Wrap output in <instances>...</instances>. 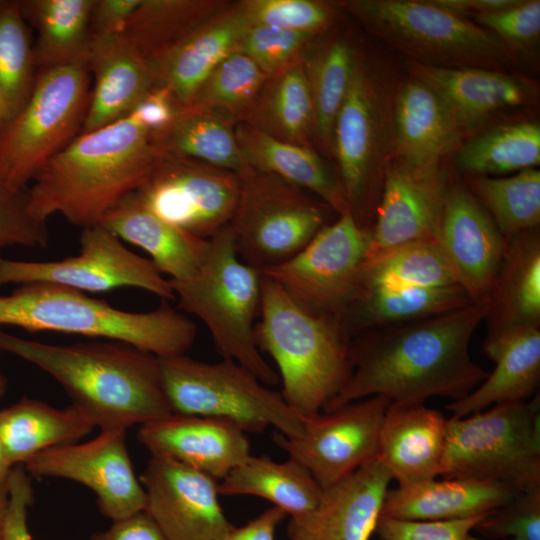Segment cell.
<instances>
[{"mask_svg": "<svg viewBox=\"0 0 540 540\" xmlns=\"http://www.w3.org/2000/svg\"><path fill=\"white\" fill-rule=\"evenodd\" d=\"M487 303L413 322L369 329L349 343L350 376L322 409L371 396L395 404H424L433 396L460 400L488 373L473 361L469 345L484 322Z\"/></svg>", "mask_w": 540, "mask_h": 540, "instance_id": "6da1fadb", "label": "cell"}, {"mask_svg": "<svg viewBox=\"0 0 540 540\" xmlns=\"http://www.w3.org/2000/svg\"><path fill=\"white\" fill-rule=\"evenodd\" d=\"M0 350L50 375L100 430H127L172 412L159 358L128 344L57 345L0 330Z\"/></svg>", "mask_w": 540, "mask_h": 540, "instance_id": "7a4b0ae2", "label": "cell"}, {"mask_svg": "<svg viewBox=\"0 0 540 540\" xmlns=\"http://www.w3.org/2000/svg\"><path fill=\"white\" fill-rule=\"evenodd\" d=\"M162 158L150 133L130 115L79 133L32 180L29 210L43 222L59 214L82 228L96 225L150 178Z\"/></svg>", "mask_w": 540, "mask_h": 540, "instance_id": "3957f363", "label": "cell"}, {"mask_svg": "<svg viewBox=\"0 0 540 540\" xmlns=\"http://www.w3.org/2000/svg\"><path fill=\"white\" fill-rule=\"evenodd\" d=\"M0 326L121 342L158 358L185 354L197 335L195 322L168 301L150 311L130 312L45 282L22 284L0 296Z\"/></svg>", "mask_w": 540, "mask_h": 540, "instance_id": "277c9868", "label": "cell"}, {"mask_svg": "<svg viewBox=\"0 0 540 540\" xmlns=\"http://www.w3.org/2000/svg\"><path fill=\"white\" fill-rule=\"evenodd\" d=\"M258 317L256 344L275 362L286 403L304 419L322 412L351 372L341 320L305 310L263 274Z\"/></svg>", "mask_w": 540, "mask_h": 540, "instance_id": "5b68a950", "label": "cell"}, {"mask_svg": "<svg viewBox=\"0 0 540 540\" xmlns=\"http://www.w3.org/2000/svg\"><path fill=\"white\" fill-rule=\"evenodd\" d=\"M170 283L179 307L205 324L223 359L242 365L267 386L280 381L255 340L261 274L240 259L228 226L209 239L193 276Z\"/></svg>", "mask_w": 540, "mask_h": 540, "instance_id": "8992f818", "label": "cell"}, {"mask_svg": "<svg viewBox=\"0 0 540 540\" xmlns=\"http://www.w3.org/2000/svg\"><path fill=\"white\" fill-rule=\"evenodd\" d=\"M443 478L492 480L540 490V399L498 403L447 419Z\"/></svg>", "mask_w": 540, "mask_h": 540, "instance_id": "52a82bcc", "label": "cell"}, {"mask_svg": "<svg viewBox=\"0 0 540 540\" xmlns=\"http://www.w3.org/2000/svg\"><path fill=\"white\" fill-rule=\"evenodd\" d=\"M340 5L411 61L495 69L514 60L512 48L494 34L432 0H352Z\"/></svg>", "mask_w": 540, "mask_h": 540, "instance_id": "ba28073f", "label": "cell"}, {"mask_svg": "<svg viewBox=\"0 0 540 540\" xmlns=\"http://www.w3.org/2000/svg\"><path fill=\"white\" fill-rule=\"evenodd\" d=\"M159 360L172 412L226 419L244 432L273 426L288 438L303 434L306 419L281 392L268 388L242 365L226 359L207 363L185 354Z\"/></svg>", "mask_w": 540, "mask_h": 540, "instance_id": "9c48e42d", "label": "cell"}, {"mask_svg": "<svg viewBox=\"0 0 540 540\" xmlns=\"http://www.w3.org/2000/svg\"><path fill=\"white\" fill-rule=\"evenodd\" d=\"M86 61L38 70L29 98L0 121V175L27 190L39 170L79 133L89 103Z\"/></svg>", "mask_w": 540, "mask_h": 540, "instance_id": "30bf717a", "label": "cell"}, {"mask_svg": "<svg viewBox=\"0 0 540 540\" xmlns=\"http://www.w3.org/2000/svg\"><path fill=\"white\" fill-rule=\"evenodd\" d=\"M237 176L239 196L228 227L240 259L259 272L296 255L327 225L331 208L306 190L248 165Z\"/></svg>", "mask_w": 540, "mask_h": 540, "instance_id": "8fae6325", "label": "cell"}, {"mask_svg": "<svg viewBox=\"0 0 540 540\" xmlns=\"http://www.w3.org/2000/svg\"><path fill=\"white\" fill-rule=\"evenodd\" d=\"M371 230L350 210L327 224L300 252L260 272L305 310L343 320L360 290V274Z\"/></svg>", "mask_w": 540, "mask_h": 540, "instance_id": "7c38bea8", "label": "cell"}, {"mask_svg": "<svg viewBox=\"0 0 540 540\" xmlns=\"http://www.w3.org/2000/svg\"><path fill=\"white\" fill-rule=\"evenodd\" d=\"M34 282L57 284L83 293L130 287L148 291L163 301L175 299L170 280L155 264L132 252L100 224L83 228L80 251L75 256L49 261L0 258V287Z\"/></svg>", "mask_w": 540, "mask_h": 540, "instance_id": "4fadbf2b", "label": "cell"}, {"mask_svg": "<svg viewBox=\"0 0 540 540\" xmlns=\"http://www.w3.org/2000/svg\"><path fill=\"white\" fill-rule=\"evenodd\" d=\"M391 401L371 396L306 419L304 432L274 442L326 489L377 456L380 428Z\"/></svg>", "mask_w": 540, "mask_h": 540, "instance_id": "5bb4252c", "label": "cell"}, {"mask_svg": "<svg viewBox=\"0 0 540 540\" xmlns=\"http://www.w3.org/2000/svg\"><path fill=\"white\" fill-rule=\"evenodd\" d=\"M162 220L209 240L227 227L239 196L237 174L192 159L165 156L135 191Z\"/></svg>", "mask_w": 540, "mask_h": 540, "instance_id": "9a60e30c", "label": "cell"}, {"mask_svg": "<svg viewBox=\"0 0 540 540\" xmlns=\"http://www.w3.org/2000/svg\"><path fill=\"white\" fill-rule=\"evenodd\" d=\"M100 431L91 440L40 452L24 463V469L35 477L85 485L96 495L100 512L116 521L143 511L145 492L127 450L126 430Z\"/></svg>", "mask_w": 540, "mask_h": 540, "instance_id": "2e32d148", "label": "cell"}, {"mask_svg": "<svg viewBox=\"0 0 540 540\" xmlns=\"http://www.w3.org/2000/svg\"><path fill=\"white\" fill-rule=\"evenodd\" d=\"M140 482L144 511L167 540H216L234 527L220 505L219 483L202 471L151 455Z\"/></svg>", "mask_w": 540, "mask_h": 540, "instance_id": "e0dca14e", "label": "cell"}, {"mask_svg": "<svg viewBox=\"0 0 540 540\" xmlns=\"http://www.w3.org/2000/svg\"><path fill=\"white\" fill-rule=\"evenodd\" d=\"M381 136L378 95L356 61L347 95L335 121L332 149L349 210L365 229H368L365 218L375 196L380 199Z\"/></svg>", "mask_w": 540, "mask_h": 540, "instance_id": "ac0fdd59", "label": "cell"}, {"mask_svg": "<svg viewBox=\"0 0 540 540\" xmlns=\"http://www.w3.org/2000/svg\"><path fill=\"white\" fill-rule=\"evenodd\" d=\"M380 199L364 261L400 245L419 240L438 241L449 187L440 168L415 167L399 160L383 172Z\"/></svg>", "mask_w": 540, "mask_h": 540, "instance_id": "d6986e66", "label": "cell"}, {"mask_svg": "<svg viewBox=\"0 0 540 540\" xmlns=\"http://www.w3.org/2000/svg\"><path fill=\"white\" fill-rule=\"evenodd\" d=\"M438 244L456 283L472 303H485L502 264L507 240L466 185L449 182Z\"/></svg>", "mask_w": 540, "mask_h": 540, "instance_id": "ffe728a7", "label": "cell"}, {"mask_svg": "<svg viewBox=\"0 0 540 540\" xmlns=\"http://www.w3.org/2000/svg\"><path fill=\"white\" fill-rule=\"evenodd\" d=\"M137 439L151 455L172 458L216 480L251 455L246 432L209 416L171 412L140 425Z\"/></svg>", "mask_w": 540, "mask_h": 540, "instance_id": "44dd1931", "label": "cell"}, {"mask_svg": "<svg viewBox=\"0 0 540 540\" xmlns=\"http://www.w3.org/2000/svg\"><path fill=\"white\" fill-rule=\"evenodd\" d=\"M392 476L373 459L323 490L316 508L290 519L289 540H370Z\"/></svg>", "mask_w": 540, "mask_h": 540, "instance_id": "7402d4cb", "label": "cell"}, {"mask_svg": "<svg viewBox=\"0 0 540 540\" xmlns=\"http://www.w3.org/2000/svg\"><path fill=\"white\" fill-rule=\"evenodd\" d=\"M248 27L241 3L225 6L176 44L146 59L153 84L166 87L179 110L189 106L213 69L238 49Z\"/></svg>", "mask_w": 540, "mask_h": 540, "instance_id": "603a6c76", "label": "cell"}, {"mask_svg": "<svg viewBox=\"0 0 540 540\" xmlns=\"http://www.w3.org/2000/svg\"><path fill=\"white\" fill-rule=\"evenodd\" d=\"M408 71L437 95L463 130L504 109L530 104L536 95L529 79L496 69L445 68L410 60Z\"/></svg>", "mask_w": 540, "mask_h": 540, "instance_id": "cb8c5ba5", "label": "cell"}, {"mask_svg": "<svg viewBox=\"0 0 540 540\" xmlns=\"http://www.w3.org/2000/svg\"><path fill=\"white\" fill-rule=\"evenodd\" d=\"M86 63L94 87L80 133L128 116L154 85L146 59L123 33L91 37Z\"/></svg>", "mask_w": 540, "mask_h": 540, "instance_id": "d4e9b609", "label": "cell"}, {"mask_svg": "<svg viewBox=\"0 0 540 540\" xmlns=\"http://www.w3.org/2000/svg\"><path fill=\"white\" fill-rule=\"evenodd\" d=\"M447 419L424 404L391 403L379 433L376 458L408 486L441 476Z\"/></svg>", "mask_w": 540, "mask_h": 540, "instance_id": "484cf974", "label": "cell"}, {"mask_svg": "<svg viewBox=\"0 0 540 540\" xmlns=\"http://www.w3.org/2000/svg\"><path fill=\"white\" fill-rule=\"evenodd\" d=\"M519 491L497 481L431 479L387 491L381 517L403 520H454L489 514Z\"/></svg>", "mask_w": 540, "mask_h": 540, "instance_id": "4316f807", "label": "cell"}, {"mask_svg": "<svg viewBox=\"0 0 540 540\" xmlns=\"http://www.w3.org/2000/svg\"><path fill=\"white\" fill-rule=\"evenodd\" d=\"M483 352L495 364L485 380L466 397L446 406L461 418L498 403L524 401L536 394L540 379V327L486 336Z\"/></svg>", "mask_w": 540, "mask_h": 540, "instance_id": "83f0119b", "label": "cell"}, {"mask_svg": "<svg viewBox=\"0 0 540 540\" xmlns=\"http://www.w3.org/2000/svg\"><path fill=\"white\" fill-rule=\"evenodd\" d=\"M98 224L122 241L144 250L169 280L180 281L193 276L209 247V240L189 234L156 216L135 192L113 205Z\"/></svg>", "mask_w": 540, "mask_h": 540, "instance_id": "f1b7e54d", "label": "cell"}, {"mask_svg": "<svg viewBox=\"0 0 540 540\" xmlns=\"http://www.w3.org/2000/svg\"><path fill=\"white\" fill-rule=\"evenodd\" d=\"M486 303V336L540 327L539 228L507 239L506 252Z\"/></svg>", "mask_w": 540, "mask_h": 540, "instance_id": "f546056e", "label": "cell"}, {"mask_svg": "<svg viewBox=\"0 0 540 540\" xmlns=\"http://www.w3.org/2000/svg\"><path fill=\"white\" fill-rule=\"evenodd\" d=\"M463 129L437 95L412 78L400 89L395 106V147L399 161L415 167L440 166L455 151Z\"/></svg>", "mask_w": 540, "mask_h": 540, "instance_id": "4dcf8cb0", "label": "cell"}, {"mask_svg": "<svg viewBox=\"0 0 540 540\" xmlns=\"http://www.w3.org/2000/svg\"><path fill=\"white\" fill-rule=\"evenodd\" d=\"M234 132L246 165L313 193L338 215L349 210L339 178L312 149L275 138L247 121H240Z\"/></svg>", "mask_w": 540, "mask_h": 540, "instance_id": "1f68e13d", "label": "cell"}, {"mask_svg": "<svg viewBox=\"0 0 540 540\" xmlns=\"http://www.w3.org/2000/svg\"><path fill=\"white\" fill-rule=\"evenodd\" d=\"M471 303L457 284L443 287L366 286L361 287L342 324L351 340L356 334L369 329L430 318Z\"/></svg>", "mask_w": 540, "mask_h": 540, "instance_id": "d6a6232c", "label": "cell"}, {"mask_svg": "<svg viewBox=\"0 0 540 540\" xmlns=\"http://www.w3.org/2000/svg\"><path fill=\"white\" fill-rule=\"evenodd\" d=\"M95 427L78 407L56 408L23 398L0 410V443L11 467L50 448L73 443Z\"/></svg>", "mask_w": 540, "mask_h": 540, "instance_id": "836d02e7", "label": "cell"}, {"mask_svg": "<svg viewBox=\"0 0 540 540\" xmlns=\"http://www.w3.org/2000/svg\"><path fill=\"white\" fill-rule=\"evenodd\" d=\"M218 490L225 496L264 498L290 519H300L316 508L324 489L295 459L277 462L265 455H250L222 479Z\"/></svg>", "mask_w": 540, "mask_h": 540, "instance_id": "e575fe53", "label": "cell"}, {"mask_svg": "<svg viewBox=\"0 0 540 540\" xmlns=\"http://www.w3.org/2000/svg\"><path fill=\"white\" fill-rule=\"evenodd\" d=\"M150 138L165 156L192 159L235 174L246 166L232 122L204 109H180L168 127L150 133Z\"/></svg>", "mask_w": 540, "mask_h": 540, "instance_id": "d590c367", "label": "cell"}, {"mask_svg": "<svg viewBox=\"0 0 540 540\" xmlns=\"http://www.w3.org/2000/svg\"><path fill=\"white\" fill-rule=\"evenodd\" d=\"M22 14L37 31L38 70L86 61L93 0H23Z\"/></svg>", "mask_w": 540, "mask_h": 540, "instance_id": "8d00e7d4", "label": "cell"}, {"mask_svg": "<svg viewBox=\"0 0 540 540\" xmlns=\"http://www.w3.org/2000/svg\"><path fill=\"white\" fill-rule=\"evenodd\" d=\"M247 122L282 141L309 147L314 111L302 61L266 81Z\"/></svg>", "mask_w": 540, "mask_h": 540, "instance_id": "74e56055", "label": "cell"}, {"mask_svg": "<svg viewBox=\"0 0 540 540\" xmlns=\"http://www.w3.org/2000/svg\"><path fill=\"white\" fill-rule=\"evenodd\" d=\"M540 163V126L501 125L479 134L458 151L455 164L469 175L491 176L532 169Z\"/></svg>", "mask_w": 540, "mask_h": 540, "instance_id": "f35d334b", "label": "cell"}, {"mask_svg": "<svg viewBox=\"0 0 540 540\" xmlns=\"http://www.w3.org/2000/svg\"><path fill=\"white\" fill-rule=\"evenodd\" d=\"M225 6L216 1L141 0L123 34L148 59L176 44Z\"/></svg>", "mask_w": 540, "mask_h": 540, "instance_id": "ab89813d", "label": "cell"}, {"mask_svg": "<svg viewBox=\"0 0 540 540\" xmlns=\"http://www.w3.org/2000/svg\"><path fill=\"white\" fill-rule=\"evenodd\" d=\"M467 188L489 211L502 236L539 228L540 172L526 169L508 177L469 175Z\"/></svg>", "mask_w": 540, "mask_h": 540, "instance_id": "60d3db41", "label": "cell"}, {"mask_svg": "<svg viewBox=\"0 0 540 540\" xmlns=\"http://www.w3.org/2000/svg\"><path fill=\"white\" fill-rule=\"evenodd\" d=\"M268 78L238 49L224 58L203 82L192 102L232 123L248 119Z\"/></svg>", "mask_w": 540, "mask_h": 540, "instance_id": "b9f144b4", "label": "cell"}, {"mask_svg": "<svg viewBox=\"0 0 540 540\" xmlns=\"http://www.w3.org/2000/svg\"><path fill=\"white\" fill-rule=\"evenodd\" d=\"M356 59L350 45L335 40L303 66L313 102L314 128L321 146L332 150L337 115L347 95Z\"/></svg>", "mask_w": 540, "mask_h": 540, "instance_id": "7bdbcfd3", "label": "cell"}, {"mask_svg": "<svg viewBox=\"0 0 540 540\" xmlns=\"http://www.w3.org/2000/svg\"><path fill=\"white\" fill-rule=\"evenodd\" d=\"M360 283L361 287L379 284L443 287L457 284L438 241L433 240L405 243L363 261Z\"/></svg>", "mask_w": 540, "mask_h": 540, "instance_id": "ee69618b", "label": "cell"}, {"mask_svg": "<svg viewBox=\"0 0 540 540\" xmlns=\"http://www.w3.org/2000/svg\"><path fill=\"white\" fill-rule=\"evenodd\" d=\"M34 45L20 2L0 0V97L6 118L26 103L36 80Z\"/></svg>", "mask_w": 540, "mask_h": 540, "instance_id": "f6af8a7d", "label": "cell"}, {"mask_svg": "<svg viewBox=\"0 0 540 540\" xmlns=\"http://www.w3.org/2000/svg\"><path fill=\"white\" fill-rule=\"evenodd\" d=\"M314 35L269 26H249L238 50L248 56L269 79L301 61Z\"/></svg>", "mask_w": 540, "mask_h": 540, "instance_id": "bcb514c9", "label": "cell"}, {"mask_svg": "<svg viewBox=\"0 0 540 540\" xmlns=\"http://www.w3.org/2000/svg\"><path fill=\"white\" fill-rule=\"evenodd\" d=\"M249 26H269L316 35L331 20V10L311 0H250L240 2Z\"/></svg>", "mask_w": 540, "mask_h": 540, "instance_id": "7dc6e473", "label": "cell"}, {"mask_svg": "<svg viewBox=\"0 0 540 540\" xmlns=\"http://www.w3.org/2000/svg\"><path fill=\"white\" fill-rule=\"evenodd\" d=\"M48 239L46 222L29 210L27 190L11 187L0 175V258L8 248L44 247Z\"/></svg>", "mask_w": 540, "mask_h": 540, "instance_id": "c3c4849f", "label": "cell"}, {"mask_svg": "<svg viewBox=\"0 0 540 540\" xmlns=\"http://www.w3.org/2000/svg\"><path fill=\"white\" fill-rule=\"evenodd\" d=\"M473 530L489 538L540 540V490L519 493L479 521Z\"/></svg>", "mask_w": 540, "mask_h": 540, "instance_id": "681fc988", "label": "cell"}, {"mask_svg": "<svg viewBox=\"0 0 540 540\" xmlns=\"http://www.w3.org/2000/svg\"><path fill=\"white\" fill-rule=\"evenodd\" d=\"M473 22L511 48L528 46L540 34V1H517L507 8L476 15Z\"/></svg>", "mask_w": 540, "mask_h": 540, "instance_id": "f907efd6", "label": "cell"}, {"mask_svg": "<svg viewBox=\"0 0 540 540\" xmlns=\"http://www.w3.org/2000/svg\"><path fill=\"white\" fill-rule=\"evenodd\" d=\"M487 515L437 521L380 517L375 532L381 540H467Z\"/></svg>", "mask_w": 540, "mask_h": 540, "instance_id": "816d5d0a", "label": "cell"}, {"mask_svg": "<svg viewBox=\"0 0 540 540\" xmlns=\"http://www.w3.org/2000/svg\"><path fill=\"white\" fill-rule=\"evenodd\" d=\"M33 501V489L28 473L20 465L8 476V504L1 540H32L27 524L28 508Z\"/></svg>", "mask_w": 540, "mask_h": 540, "instance_id": "f5cc1de1", "label": "cell"}, {"mask_svg": "<svg viewBox=\"0 0 540 540\" xmlns=\"http://www.w3.org/2000/svg\"><path fill=\"white\" fill-rule=\"evenodd\" d=\"M179 107L170 91L153 85L129 114L149 133L161 131L175 119Z\"/></svg>", "mask_w": 540, "mask_h": 540, "instance_id": "db71d44e", "label": "cell"}, {"mask_svg": "<svg viewBox=\"0 0 540 540\" xmlns=\"http://www.w3.org/2000/svg\"><path fill=\"white\" fill-rule=\"evenodd\" d=\"M141 0H93L90 37L121 34Z\"/></svg>", "mask_w": 540, "mask_h": 540, "instance_id": "11a10c76", "label": "cell"}, {"mask_svg": "<svg viewBox=\"0 0 540 540\" xmlns=\"http://www.w3.org/2000/svg\"><path fill=\"white\" fill-rule=\"evenodd\" d=\"M91 540H167L143 510L113 521L110 528L91 535Z\"/></svg>", "mask_w": 540, "mask_h": 540, "instance_id": "9f6ffc18", "label": "cell"}, {"mask_svg": "<svg viewBox=\"0 0 540 540\" xmlns=\"http://www.w3.org/2000/svg\"><path fill=\"white\" fill-rule=\"evenodd\" d=\"M286 516L280 508L271 506L247 524L233 527L216 540H275L276 529Z\"/></svg>", "mask_w": 540, "mask_h": 540, "instance_id": "6f0895ef", "label": "cell"}, {"mask_svg": "<svg viewBox=\"0 0 540 540\" xmlns=\"http://www.w3.org/2000/svg\"><path fill=\"white\" fill-rule=\"evenodd\" d=\"M438 6L464 17L497 11L514 5L518 0H432Z\"/></svg>", "mask_w": 540, "mask_h": 540, "instance_id": "680465c9", "label": "cell"}, {"mask_svg": "<svg viewBox=\"0 0 540 540\" xmlns=\"http://www.w3.org/2000/svg\"><path fill=\"white\" fill-rule=\"evenodd\" d=\"M8 504V478L0 482V540Z\"/></svg>", "mask_w": 540, "mask_h": 540, "instance_id": "91938a15", "label": "cell"}, {"mask_svg": "<svg viewBox=\"0 0 540 540\" xmlns=\"http://www.w3.org/2000/svg\"><path fill=\"white\" fill-rule=\"evenodd\" d=\"M13 467L8 463L3 447L0 443V482L6 480Z\"/></svg>", "mask_w": 540, "mask_h": 540, "instance_id": "94428289", "label": "cell"}, {"mask_svg": "<svg viewBox=\"0 0 540 540\" xmlns=\"http://www.w3.org/2000/svg\"><path fill=\"white\" fill-rule=\"evenodd\" d=\"M2 351L0 350V353ZM6 387H7V381H6V378L5 376L0 372V399L2 398V396L5 394L6 392Z\"/></svg>", "mask_w": 540, "mask_h": 540, "instance_id": "6125c7cd", "label": "cell"}, {"mask_svg": "<svg viewBox=\"0 0 540 540\" xmlns=\"http://www.w3.org/2000/svg\"><path fill=\"white\" fill-rule=\"evenodd\" d=\"M5 118H6V113H5V109H4L2 99L0 97V121L4 120Z\"/></svg>", "mask_w": 540, "mask_h": 540, "instance_id": "be15d7a7", "label": "cell"}, {"mask_svg": "<svg viewBox=\"0 0 540 540\" xmlns=\"http://www.w3.org/2000/svg\"><path fill=\"white\" fill-rule=\"evenodd\" d=\"M467 540H488V539L475 537V536H472V534H470V535L468 536ZM512 540H515V539H512Z\"/></svg>", "mask_w": 540, "mask_h": 540, "instance_id": "e7e4bbea", "label": "cell"}]
</instances>
